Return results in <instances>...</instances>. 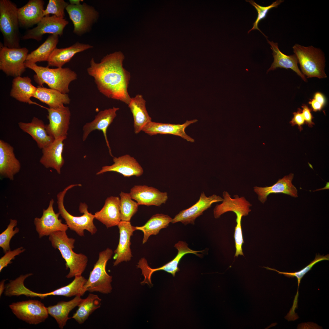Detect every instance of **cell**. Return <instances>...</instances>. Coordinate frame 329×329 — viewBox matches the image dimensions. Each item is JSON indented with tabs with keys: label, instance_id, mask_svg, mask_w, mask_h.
<instances>
[{
	"label": "cell",
	"instance_id": "6da1fadb",
	"mask_svg": "<svg viewBox=\"0 0 329 329\" xmlns=\"http://www.w3.org/2000/svg\"><path fill=\"white\" fill-rule=\"evenodd\" d=\"M124 58L120 51L107 55L99 63L96 62L93 58L87 71L94 78L101 93L128 105L131 98L128 91L130 75L123 67Z\"/></svg>",
	"mask_w": 329,
	"mask_h": 329
},
{
	"label": "cell",
	"instance_id": "f546056e",
	"mask_svg": "<svg viewBox=\"0 0 329 329\" xmlns=\"http://www.w3.org/2000/svg\"><path fill=\"white\" fill-rule=\"evenodd\" d=\"M128 105L133 117L134 132L137 134L152 121L151 118L147 110L146 101L142 95L138 94L131 98Z\"/></svg>",
	"mask_w": 329,
	"mask_h": 329
},
{
	"label": "cell",
	"instance_id": "e575fe53",
	"mask_svg": "<svg viewBox=\"0 0 329 329\" xmlns=\"http://www.w3.org/2000/svg\"><path fill=\"white\" fill-rule=\"evenodd\" d=\"M172 219L168 215L157 214L153 215L146 224L141 226H136V230L143 233V244L146 242L152 235H156L162 229L166 228Z\"/></svg>",
	"mask_w": 329,
	"mask_h": 329
},
{
	"label": "cell",
	"instance_id": "816d5d0a",
	"mask_svg": "<svg viewBox=\"0 0 329 329\" xmlns=\"http://www.w3.org/2000/svg\"><path fill=\"white\" fill-rule=\"evenodd\" d=\"M329 189V182H327V184H326V186L324 187L323 188L321 189H318L316 190L315 191H318V190H322V189Z\"/></svg>",
	"mask_w": 329,
	"mask_h": 329
},
{
	"label": "cell",
	"instance_id": "e0dca14e",
	"mask_svg": "<svg viewBox=\"0 0 329 329\" xmlns=\"http://www.w3.org/2000/svg\"><path fill=\"white\" fill-rule=\"evenodd\" d=\"M119 109V108L113 107L112 108L101 111L95 116L94 119L92 121L86 123L83 127L82 140L83 141L87 139L89 135L93 131L98 130L102 132L109 154L113 157H114L112 154L108 139L107 132L108 127L117 116L116 112Z\"/></svg>",
	"mask_w": 329,
	"mask_h": 329
},
{
	"label": "cell",
	"instance_id": "7dc6e473",
	"mask_svg": "<svg viewBox=\"0 0 329 329\" xmlns=\"http://www.w3.org/2000/svg\"><path fill=\"white\" fill-rule=\"evenodd\" d=\"M313 110L314 111H320L324 107L319 102L313 98L309 102Z\"/></svg>",
	"mask_w": 329,
	"mask_h": 329
},
{
	"label": "cell",
	"instance_id": "7a4b0ae2",
	"mask_svg": "<svg viewBox=\"0 0 329 329\" xmlns=\"http://www.w3.org/2000/svg\"><path fill=\"white\" fill-rule=\"evenodd\" d=\"M52 246L60 251L65 261L66 269H69L66 276L68 278L82 275L87 264L88 258L84 254L75 253L73 250L75 239L69 238L66 231L54 232L49 235Z\"/></svg>",
	"mask_w": 329,
	"mask_h": 329
},
{
	"label": "cell",
	"instance_id": "8992f818",
	"mask_svg": "<svg viewBox=\"0 0 329 329\" xmlns=\"http://www.w3.org/2000/svg\"><path fill=\"white\" fill-rule=\"evenodd\" d=\"M301 71L307 78H326L324 71L325 58L322 51L312 46L305 47L295 44L292 47Z\"/></svg>",
	"mask_w": 329,
	"mask_h": 329
},
{
	"label": "cell",
	"instance_id": "d6a6232c",
	"mask_svg": "<svg viewBox=\"0 0 329 329\" xmlns=\"http://www.w3.org/2000/svg\"><path fill=\"white\" fill-rule=\"evenodd\" d=\"M33 97L48 105L49 108H57L69 104L70 99L67 94L52 89L38 86Z\"/></svg>",
	"mask_w": 329,
	"mask_h": 329
},
{
	"label": "cell",
	"instance_id": "cb8c5ba5",
	"mask_svg": "<svg viewBox=\"0 0 329 329\" xmlns=\"http://www.w3.org/2000/svg\"><path fill=\"white\" fill-rule=\"evenodd\" d=\"M294 176L293 174L290 173L282 178L279 179L275 183L271 186H255L253 188L254 191L257 194L259 200L263 203L266 201L267 196L271 193H283L297 197V190L292 183Z\"/></svg>",
	"mask_w": 329,
	"mask_h": 329
},
{
	"label": "cell",
	"instance_id": "83f0119b",
	"mask_svg": "<svg viewBox=\"0 0 329 329\" xmlns=\"http://www.w3.org/2000/svg\"><path fill=\"white\" fill-rule=\"evenodd\" d=\"M93 47L92 46L89 44L76 42L68 47L60 48H56L49 57L47 61L48 66L62 68L77 53Z\"/></svg>",
	"mask_w": 329,
	"mask_h": 329
},
{
	"label": "cell",
	"instance_id": "3957f363",
	"mask_svg": "<svg viewBox=\"0 0 329 329\" xmlns=\"http://www.w3.org/2000/svg\"><path fill=\"white\" fill-rule=\"evenodd\" d=\"M24 64L27 68L35 72L34 80L39 86L43 87L45 83L50 88L63 94H67L69 92L70 83L77 79L76 72L69 68L51 69L48 66H40L36 63L26 62Z\"/></svg>",
	"mask_w": 329,
	"mask_h": 329
},
{
	"label": "cell",
	"instance_id": "4dcf8cb0",
	"mask_svg": "<svg viewBox=\"0 0 329 329\" xmlns=\"http://www.w3.org/2000/svg\"><path fill=\"white\" fill-rule=\"evenodd\" d=\"M37 89L32 84L31 80L29 77L19 76L13 79L10 95L20 102L40 105L31 100Z\"/></svg>",
	"mask_w": 329,
	"mask_h": 329
},
{
	"label": "cell",
	"instance_id": "5bb4252c",
	"mask_svg": "<svg viewBox=\"0 0 329 329\" xmlns=\"http://www.w3.org/2000/svg\"><path fill=\"white\" fill-rule=\"evenodd\" d=\"M54 202L53 199L51 200L47 208L43 209L41 217H36L34 219L36 230L39 238L49 236L55 232L66 231L68 229L67 225L62 223V220L58 219L60 215L59 213H56L54 211Z\"/></svg>",
	"mask_w": 329,
	"mask_h": 329
},
{
	"label": "cell",
	"instance_id": "4fadbf2b",
	"mask_svg": "<svg viewBox=\"0 0 329 329\" xmlns=\"http://www.w3.org/2000/svg\"><path fill=\"white\" fill-rule=\"evenodd\" d=\"M46 108L49 123L46 127L48 134L55 139L67 138L71 115L69 108L64 106L57 108Z\"/></svg>",
	"mask_w": 329,
	"mask_h": 329
},
{
	"label": "cell",
	"instance_id": "ac0fdd59",
	"mask_svg": "<svg viewBox=\"0 0 329 329\" xmlns=\"http://www.w3.org/2000/svg\"><path fill=\"white\" fill-rule=\"evenodd\" d=\"M114 163L111 165L103 166L96 173L99 175L109 172H114L122 175L124 177L133 176L139 177L143 172V170L137 160L129 154H125L118 157H114Z\"/></svg>",
	"mask_w": 329,
	"mask_h": 329
},
{
	"label": "cell",
	"instance_id": "d4e9b609",
	"mask_svg": "<svg viewBox=\"0 0 329 329\" xmlns=\"http://www.w3.org/2000/svg\"><path fill=\"white\" fill-rule=\"evenodd\" d=\"M44 4L42 0H30L24 5L18 8L20 26L29 28L37 24L44 17Z\"/></svg>",
	"mask_w": 329,
	"mask_h": 329
},
{
	"label": "cell",
	"instance_id": "603a6c76",
	"mask_svg": "<svg viewBox=\"0 0 329 329\" xmlns=\"http://www.w3.org/2000/svg\"><path fill=\"white\" fill-rule=\"evenodd\" d=\"M21 164L16 157L14 148L9 144L0 140V175L12 181L20 171Z\"/></svg>",
	"mask_w": 329,
	"mask_h": 329
},
{
	"label": "cell",
	"instance_id": "ffe728a7",
	"mask_svg": "<svg viewBox=\"0 0 329 329\" xmlns=\"http://www.w3.org/2000/svg\"><path fill=\"white\" fill-rule=\"evenodd\" d=\"M118 226L120 237L119 244L114 252V266L122 262H127L131 260L133 256L130 248V237L133 235V232L136 230V227L132 225L130 221H121Z\"/></svg>",
	"mask_w": 329,
	"mask_h": 329
},
{
	"label": "cell",
	"instance_id": "484cf974",
	"mask_svg": "<svg viewBox=\"0 0 329 329\" xmlns=\"http://www.w3.org/2000/svg\"><path fill=\"white\" fill-rule=\"evenodd\" d=\"M43 121L34 117L30 122H19L18 126L23 132L28 134L42 149L53 142L55 139L48 133Z\"/></svg>",
	"mask_w": 329,
	"mask_h": 329
},
{
	"label": "cell",
	"instance_id": "44dd1931",
	"mask_svg": "<svg viewBox=\"0 0 329 329\" xmlns=\"http://www.w3.org/2000/svg\"><path fill=\"white\" fill-rule=\"evenodd\" d=\"M67 138L62 137L55 139L54 141L42 149V155L40 162L45 168H52L58 174L61 173V169L65 161L62 156L64 141Z\"/></svg>",
	"mask_w": 329,
	"mask_h": 329
},
{
	"label": "cell",
	"instance_id": "60d3db41",
	"mask_svg": "<svg viewBox=\"0 0 329 329\" xmlns=\"http://www.w3.org/2000/svg\"><path fill=\"white\" fill-rule=\"evenodd\" d=\"M17 224V221L16 220L10 219L7 228L0 234V247L2 249L4 253L10 250V240L12 238L19 232V229L17 227L14 229Z\"/></svg>",
	"mask_w": 329,
	"mask_h": 329
},
{
	"label": "cell",
	"instance_id": "ba28073f",
	"mask_svg": "<svg viewBox=\"0 0 329 329\" xmlns=\"http://www.w3.org/2000/svg\"><path fill=\"white\" fill-rule=\"evenodd\" d=\"M28 51L26 48H9L0 43V69L9 76H21L27 68L24 63Z\"/></svg>",
	"mask_w": 329,
	"mask_h": 329
},
{
	"label": "cell",
	"instance_id": "277c9868",
	"mask_svg": "<svg viewBox=\"0 0 329 329\" xmlns=\"http://www.w3.org/2000/svg\"><path fill=\"white\" fill-rule=\"evenodd\" d=\"M81 186L80 184H71L66 187L57 195L58 212L65 221L66 224L70 230L74 231L79 236H84V230L89 232L91 235L95 234L97 229L93 223L94 215L88 210V206L85 203H80L79 207L80 213H83L80 216H74L66 210L64 204V198L67 192L73 187Z\"/></svg>",
	"mask_w": 329,
	"mask_h": 329
},
{
	"label": "cell",
	"instance_id": "f6af8a7d",
	"mask_svg": "<svg viewBox=\"0 0 329 329\" xmlns=\"http://www.w3.org/2000/svg\"><path fill=\"white\" fill-rule=\"evenodd\" d=\"M305 122L303 115L302 110L299 108L298 111L293 113V117L290 122L292 126L295 125H298L301 130L302 129L301 126Z\"/></svg>",
	"mask_w": 329,
	"mask_h": 329
},
{
	"label": "cell",
	"instance_id": "8d00e7d4",
	"mask_svg": "<svg viewBox=\"0 0 329 329\" xmlns=\"http://www.w3.org/2000/svg\"><path fill=\"white\" fill-rule=\"evenodd\" d=\"M58 36L51 34L37 49L28 54L25 62L36 63L37 62L48 61L58 42Z\"/></svg>",
	"mask_w": 329,
	"mask_h": 329
},
{
	"label": "cell",
	"instance_id": "1f68e13d",
	"mask_svg": "<svg viewBox=\"0 0 329 329\" xmlns=\"http://www.w3.org/2000/svg\"><path fill=\"white\" fill-rule=\"evenodd\" d=\"M81 296H76L70 301H60L56 305L47 307L49 314L55 319L60 328H63L71 318L68 317L70 312L82 301L83 299Z\"/></svg>",
	"mask_w": 329,
	"mask_h": 329
},
{
	"label": "cell",
	"instance_id": "ee69618b",
	"mask_svg": "<svg viewBox=\"0 0 329 329\" xmlns=\"http://www.w3.org/2000/svg\"><path fill=\"white\" fill-rule=\"evenodd\" d=\"M235 242L236 252L235 256L238 257L239 255L244 256L242 248L244 242L241 223L237 224L235 228L234 235Z\"/></svg>",
	"mask_w": 329,
	"mask_h": 329
},
{
	"label": "cell",
	"instance_id": "f907efd6",
	"mask_svg": "<svg viewBox=\"0 0 329 329\" xmlns=\"http://www.w3.org/2000/svg\"><path fill=\"white\" fill-rule=\"evenodd\" d=\"M5 280H3V281H2L0 283V296H1V295L2 294V293L4 291V289H5V286L4 285V282H5Z\"/></svg>",
	"mask_w": 329,
	"mask_h": 329
},
{
	"label": "cell",
	"instance_id": "d590c367",
	"mask_svg": "<svg viewBox=\"0 0 329 329\" xmlns=\"http://www.w3.org/2000/svg\"><path fill=\"white\" fill-rule=\"evenodd\" d=\"M101 301L97 295L89 294L78 306V309L72 318L79 324H83L93 312L101 307Z\"/></svg>",
	"mask_w": 329,
	"mask_h": 329
},
{
	"label": "cell",
	"instance_id": "836d02e7",
	"mask_svg": "<svg viewBox=\"0 0 329 329\" xmlns=\"http://www.w3.org/2000/svg\"><path fill=\"white\" fill-rule=\"evenodd\" d=\"M87 279L82 275L77 276L68 285L48 293H38L37 296L41 299L49 295L62 296L66 297L80 295L82 296L87 291L84 285Z\"/></svg>",
	"mask_w": 329,
	"mask_h": 329
},
{
	"label": "cell",
	"instance_id": "681fc988",
	"mask_svg": "<svg viewBox=\"0 0 329 329\" xmlns=\"http://www.w3.org/2000/svg\"><path fill=\"white\" fill-rule=\"evenodd\" d=\"M83 0H69L70 4L73 5H77L81 4V2Z\"/></svg>",
	"mask_w": 329,
	"mask_h": 329
},
{
	"label": "cell",
	"instance_id": "2e32d148",
	"mask_svg": "<svg viewBox=\"0 0 329 329\" xmlns=\"http://www.w3.org/2000/svg\"><path fill=\"white\" fill-rule=\"evenodd\" d=\"M223 200L222 203L217 204L214 209L215 218H219L223 214L228 211H232L236 215V219H242L243 216L248 215L251 211L250 207L252 204L244 197H239L236 195L234 198L231 197L228 192L224 191L222 193Z\"/></svg>",
	"mask_w": 329,
	"mask_h": 329
},
{
	"label": "cell",
	"instance_id": "5b68a950",
	"mask_svg": "<svg viewBox=\"0 0 329 329\" xmlns=\"http://www.w3.org/2000/svg\"><path fill=\"white\" fill-rule=\"evenodd\" d=\"M18 9L9 0H0V30L3 44L9 48H20Z\"/></svg>",
	"mask_w": 329,
	"mask_h": 329
},
{
	"label": "cell",
	"instance_id": "9a60e30c",
	"mask_svg": "<svg viewBox=\"0 0 329 329\" xmlns=\"http://www.w3.org/2000/svg\"><path fill=\"white\" fill-rule=\"evenodd\" d=\"M223 200V198L216 194L207 197L203 192L196 203L189 208L180 211L172 219L171 223L173 224L180 222L185 225L189 224L194 225L196 218L202 215L212 204L222 202Z\"/></svg>",
	"mask_w": 329,
	"mask_h": 329
},
{
	"label": "cell",
	"instance_id": "7bdbcfd3",
	"mask_svg": "<svg viewBox=\"0 0 329 329\" xmlns=\"http://www.w3.org/2000/svg\"><path fill=\"white\" fill-rule=\"evenodd\" d=\"M25 249L20 247L13 250H9L6 252L5 255L0 259V272L3 268L12 263L11 260L15 259V256L24 252Z\"/></svg>",
	"mask_w": 329,
	"mask_h": 329
},
{
	"label": "cell",
	"instance_id": "f1b7e54d",
	"mask_svg": "<svg viewBox=\"0 0 329 329\" xmlns=\"http://www.w3.org/2000/svg\"><path fill=\"white\" fill-rule=\"evenodd\" d=\"M268 43L271 45V48L272 51V54L274 58V61L271 67L267 71L274 70L278 68H284L286 69H290L295 72L305 82L307 80L304 75L299 69L298 66V60L296 55L294 54L291 55H287L282 53L279 50L277 43L270 41L267 39Z\"/></svg>",
	"mask_w": 329,
	"mask_h": 329
},
{
	"label": "cell",
	"instance_id": "bcb514c9",
	"mask_svg": "<svg viewBox=\"0 0 329 329\" xmlns=\"http://www.w3.org/2000/svg\"><path fill=\"white\" fill-rule=\"evenodd\" d=\"M302 107V112L305 121L309 126H312L314 123L312 122L313 117L311 113V109L304 104H303Z\"/></svg>",
	"mask_w": 329,
	"mask_h": 329
},
{
	"label": "cell",
	"instance_id": "f35d334b",
	"mask_svg": "<svg viewBox=\"0 0 329 329\" xmlns=\"http://www.w3.org/2000/svg\"><path fill=\"white\" fill-rule=\"evenodd\" d=\"M119 195L121 220L130 221L131 218L137 212L139 205L133 200L129 193L122 191Z\"/></svg>",
	"mask_w": 329,
	"mask_h": 329
},
{
	"label": "cell",
	"instance_id": "ab89813d",
	"mask_svg": "<svg viewBox=\"0 0 329 329\" xmlns=\"http://www.w3.org/2000/svg\"><path fill=\"white\" fill-rule=\"evenodd\" d=\"M246 1L249 2L255 7L258 13L257 17L255 22L253 24V27L248 31V33H249L252 30L256 29L260 31L267 38V37L258 28V24L261 20L266 18L269 11L271 9L277 7L281 3L284 2V1L277 0L273 2L270 5L266 6H260L256 3L253 0H246Z\"/></svg>",
	"mask_w": 329,
	"mask_h": 329
},
{
	"label": "cell",
	"instance_id": "7402d4cb",
	"mask_svg": "<svg viewBox=\"0 0 329 329\" xmlns=\"http://www.w3.org/2000/svg\"><path fill=\"white\" fill-rule=\"evenodd\" d=\"M197 119L186 121L182 124H171L151 121L143 128L142 131L150 136L157 134H171L179 136L187 141L194 142V140L185 132L186 128L190 125L197 122Z\"/></svg>",
	"mask_w": 329,
	"mask_h": 329
},
{
	"label": "cell",
	"instance_id": "30bf717a",
	"mask_svg": "<svg viewBox=\"0 0 329 329\" xmlns=\"http://www.w3.org/2000/svg\"><path fill=\"white\" fill-rule=\"evenodd\" d=\"M174 247L178 251L177 255L172 260L160 267L152 268L149 266L147 260L144 258H142L140 260L137 266L141 269L142 274L144 277V280L141 283V284L152 285V275L154 272L158 271H164L175 277L176 273L179 270L178 265L181 258L184 255L188 253H193L200 256V255L198 254V253L203 251L191 249L188 247V244L182 241H179L175 244Z\"/></svg>",
	"mask_w": 329,
	"mask_h": 329
},
{
	"label": "cell",
	"instance_id": "c3c4849f",
	"mask_svg": "<svg viewBox=\"0 0 329 329\" xmlns=\"http://www.w3.org/2000/svg\"><path fill=\"white\" fill-rule=\"evenodd\" d=\"M313 98L319 102L323 106L325 105L326 102V97L321 93L316 92L313 96Z\"/></svg>",
	"mask_w": 329,
	"mask_h": 329
},
{
	"label": "cell",
	"instance_id": "d6986e66",
	"mask_svg": "<svg viewBox=\"0 0 329 329\" xmlns=\"http://www.w3.org/2000/svg\"><path fill=\"white\" fill-rule=\"evenodd\" d=\"M129 193L131 198L139 205L160 206L165 203L168 198L167 192L145 185L134 186Z\"/></svg>",
	"mask_w": 329,
	"mask_h": 329
},
{
	"label": "cell",
	"instance_id": "9c48e42d",
	"mask_svg": "<svg viewBox=\"0 0 329 329\" xmlns=\"http://www.w3.org/2000/svg\"><path fill=\"white\" fill-rule=\"evenodd\" d=\"M65 10L73 24V33L79 36L89 32L99 17L94 7L85 3L77 5L69 4Z\"/></svg>",
	"mask_w": 329,
	"mask_h": 329
},
{
	"label": "cell",
	"instance_id": "b9f144b4",
	"mask_svg": "<svg viewBox=\"0 0 329 329\" xmlns=\"http://www.w3.org/2000/svg\"><path fill=\"white\" fill-rule=\"evenodd\" d=\"M69 5L63 0H49L46 9L43 11V16L53 14L57 17L64 18L65 9Z\"/></svg>",
	"mask_w": 329,
	"mask_h": 329
},
{
	"label": "cell",
	"instance_id": "52a82bcc",
	"mask_svg": "<svg viewBox=\"0 0 329 329\" xmlns=\"http://www.w3.org/2000/svg\"><path fill=\"white\" fill-rule=\"evenodd\" d=\"M113 253L112 250L109 248L99 253L98 260L90 272L89 278L84 285L87 291L98 292L104 294L111 292L112 289V276L107 273L106 267Z\"/></svg>",
	"mask_w": 329,
	"mask_h": 329
},
{
	"label": "cell",
	"instance_id": "74e56055",
	"mask_svg": "<svg viewBox=\"0 0 329 329\" xmlns=\"http://www.w3.org/2000/svg\"><path fill=\"white\" fill-rule=\"evenodd\" d=\"M329 260V254L326 255H321L320 254H316L314 259L312 261L310 264L300 271L294 272H283L279 271L275 269L271 268L268 267H263L267 270L276 271L279 274H282L288 278H297L298 280V288L297 293L294 300L293 304L290 310L292 312H295V310L297 308L298 297L299 296V288L300 281L304 275L309 271L311 270L312 267L317 263L324 260Z\"/></svg>",
	"mask_w": 329,
	"mask_h": 329
},
{
	"label": "cell",
	"instance_id": "4316f807",
	"mask_svg": "<svg viewBox=\"0 0 329 329\" xmlns=\"http://www.w3.org/2000/svg\"><path fill=\"white\" fill-rule=\"evenodd\" d=\"M120 200L118 196L108 197L102 208L95 213V218L104 225L107 228L118 226L121 221Z\"/></svg>",
	"mask_w": 329,
	"mask_h": 329
},
{
	"label": "cell",
	"instance_id": "7c38bea8",
	"mask_svg": "<svg viewBox=\"0 0 329 329\" xmlns=\"http://www.w3.org/2000/svg\"><path fill=\"white\" fill-rule=\"evenodd\" d=\"M68 23V21L64 18L47 15L42 18L37 26L27 30L22 38L24 40L34 39L39 41L46 34L61 36L64 28Z\"/></svg>",
	"mask_w": 329,
	"mask_h": 329
},
{
	"label": "cell",
	"instance_id": "8fae6325",
	"mask_svg": "<svg viewBox=\"0 0 329 329\" xmlns=\"http://www.w3.org/2000/svg\"><path fill=\"white\" fill-rule=\"evenodd\" d=\"M9 306L17 318L30 324L41 323L48 316L47 307L37 300L18 302L12 303Z\"/></svg>",
	"mask_w": 329,
	"mask_h": 329
}]
</instances>
